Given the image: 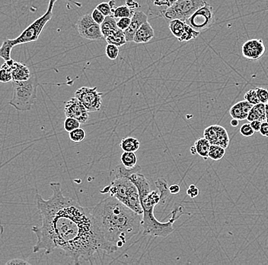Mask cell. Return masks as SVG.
Here are the masks:
<instances>
[{"mask_svg":"<svg viewBox=\"0 0 268 265\" xmlns=\"http://www.w3.org/2000/svg\"><path fill=\"white\" fill-rule=\"evenodd\" d=\"M102 95L103 94L98 92L97 87L90 88L83 87L75 93V97L84 105L89 113H95L100 110L102 104Z\"/></svg>","mask_w":268,"mask_h":265,"instance_id":"cell-10","label":"cell"},{"mask_svg":"<svg viewBox=\"0 0 268 265\" xmlns=\"http://www.w3.org/2000/svg\"><path fill=\"white\" fill-rule=\"evenodd\" d=\"M10 67L13 81H25L29 80L32 76V74L29 67L16 61L13 58L10 60Z\"/></svg>","mask_w":268,"mask_h":265,"instance_id":"cell-17","label":"cell"},{"mask_svg":"<svg viewBox=\"0 0 268 265\" xmlns=\"http://www.w3.org/2000/svg\"><path fill=\"white\" fill-rule=\"evenodd\" d=\"M121 163L128 169H132L137 166V157L135 152H124L121 157Z\"/></svg>","mask_w":268,"mask_h":265,"instance_id":"cell-26","label":"cell"},{"mask_svg":"<svg viewBox=\"0 0 268 265\" xmlns=\"http://www.w3.org/2000/svg\"><path fill=\"white\" fill-rule=\"evenodd\" d=\"M255 90L260 103L267 104L268 100V90L265 88H261V87H258Z\"/></svg>","mask_w":268,"mask_h":265,"instance_id":"cell-36","label":"cell"},{"mask_svg":"<svg viewBox=\"0 0 268 265\" xmlns=\"http://www.w3.org/2000/svg\"><path fill=\"white\" fill-rule=\"evenodd\" d=\"M134 12L135 11L127 7L126 5H121L113 10L112 16L114 18L118 19L121 18H132Z\"/></svg>","mask_w":268,"mask_h":265,"instance_id":"cell-28","label":"cell"},{"mask_svg":"<svg viewBox=\"0 0 268 265\" xmlns=\"http://www.w3.org/2000/svg\"><path fill=\"white\" fill-rule=\"evenodd\" d=\"M266 121H267V122H268V118H267V120Z\"/></svg>","mask_w":268,"mask_h":265,"instance_id":"cell-49","label":"cell"},{"mask_svg":"<svg viewBox=\"0 0 268 265\" xmlns=\"http://www.w3.org/2000/svg\"><path fill=\"white\" fill-rule=\"evenodd\" d=\"M245 100L249 102L250 104L254 105L258 104L260 103L259 99H258V95H257V92L256 90H250L245 94Z\"/></svg>","mask_w":268,"mask_h":265,"instance_id":"cell-35","label":"cell"},{"mask_svg":"<svg viewBox=\"0 0 268 265\" xmlns=\"http://www.w3.org/2000/svg\"><path fill=\"white\" fill-rule=\"evenodd\" d=\"M203 137L208 140L211 145H219L227 149L230 145V138L226 129L219 125H212L205 129Z\"/></svg>","mask_w":268,"mask_h":265,"instance_id":"cell-12","label":"cell"},{"mask_svg":"<svg viewBox=\"0 0 268 265\" xmlns=\"http://www.w3.org/2000/svg\"><path fill=\"white\" fill-rule=\"evenodd\" d=\"M64 114L66 117L75 118L81 124L86 123L89 119V112L84 105L75 96L66 102Z\"/></svg>","mask_w":268,"mask_h":265,"instance_id":"cell-13","label":"cell"},{"mask_svg":"<svg viewBox=\"0 0 268 265\" xmlns=\"http://www.w3.org/2000/svg\"><path fill=\"white\" fill-rule=\"evenodd\" d=\"M176 1L178 0H146L148 11L151 16L163 18L167 9Z\"/></svg>","mask_w":268,"mask_h":265,"instance_id":"cell-16","label":"cell"},{"mask_svg":"<svg viewBox=\"0 0 268 265\" xmlns=\"http://www.w3.org/2000/svg\"><path fill=\"white\" fill-rule=\"evenodd\" d=\"M205 2L204 0H178L167 9L163 19L168 23L174 19L186 21Z\"/></svg>","mask_w":268,"mask_h":265,"instance_id":"cell-7","label":"cell"},{"mask_svg":"<svg viewBox=\"0 0 268 265\" xmlns=\"http://www.w3.org/2000/svg\"><path fill=\"white\" fill-rule=\"evenodd\" d=\"M13 95L9 105L16 110L27 112L32 110L37 100V87L39 86L36 73L25 81H13Z\"/></svg>","mask_w":268,"mask_h":265,"instance_id":"cell-5","label":"cell"},{"mask_svg":"<svg viewBox=\"0 0 268 265\" xmlns=\"http://www.w3.org/2000/svg\"><path fill=\"white\" fill-rule=\"evenodd\" d=\"M266 48L261 39H250L242 45L244 57L250 60H258L265 55Z\"/></svg>","mask_w":268,"mask_h":265,"instance_id":"cell-14","label":"cell"},{"mask_svg":"<svg viewBox=\"0 0 268 265\" xmlns=\"http://www.w3.org/2000/svg\"><path fill=\"white\" fill-rule=\"evenodd\" d=\"M190 151H191V153L193 154V155L197 154L196 149H195V146H192V147L191 148V149H190Z\"/></svg>","mask_w":268,"mask_h":265,"instance_id":"cell-47","label":"cell"},{"mask_svg":"<svg viewBox=\"0 0 268 265\" xmlns=\"http://www.w3.org/2000/svg\"><path fill=\"white\" fill-rule=\"evenodd\" d=\"M115 5V2L114 0H110L109 2H102V3L98 4L96 6V9L100 11L101 13L105 16H112L113 15V8L114 5Z\"/></svg>","mask_w":268,"mask_h":265,"instance_id":"cell-31","label":"cell"},{"mask_svg":"<svg viewBox=\"0 0 268 265\" xmlns=\"http://www.w3.org/2000/svg\"><path fill=\"white\" fill-rule=\"evenodd\" d=\"M82 124L74 118H71V117H67L65 121L63 122V128L65 129V131L67 132H71L73 131L75 129L80 128V126Z\"/></svg>","mask_w":268,"mask_h":265,"instance_id":"cell-32","label":"cell"},{"mask_svg":"<svg viewBox=\"0 0 268 265\" xmlns=\"http://www.w3.org/2000/svg\"><path fill=\"white\" fill-rule=\"evenodd\" d=\"M125 168L123 165H120L110 171V177H112L111 182L101 190V193H108L110 196L118 199L122 204L131 208L132 210L143 215V211L138 189L125 173Z\"/></svg>","mask_w":268,"mask_h":265,"instance_id":"cell-4","label":"cell"},{"mask_svg":"<svg viewBox=\"0 0 268 265\" xmlns=\"http://www.w3.org/2000/svg\"><path fill=\"white\" fill-rule=\"evenodd\" d=\"M259 132L261 133L262 136L267 137V138H268V122H267V121L262 122Z\"/></svg>","mask_w":268,"mask_h":265,"instance_id":"cell-42","label":"cell"},{"mask_svg":"<svg viewBox=\"0 0 268 265\" xmlns=\"http://www.w3.org/2000/svg\"><path fill=\"white\" fill-rule=\"evenodd\" d=\"M199 193H200L199 189L197 188L196 186L194 185V184L190 186L188 191H187V193H188V196L192 199L196 198L197 196L199 195Z\"/></svg>","mask_w":268,"mask_h":265,"instance_id":"cell-40","label":"cell"},{"mask_svg":"<svg viewBox=\"0 0 268 265\" xmlns=\"http://www.w3.org/2000/svg\"><path fill=\"white\" fill-rule=\"evenodd\" d=\"M168 28L172 35L177 38L180 42L189 41L197 38L200 34L192 29L189 25L186 23V21L179 19H174L169 21Z\"/></svg>","mask_w":268,"mask_h":265,"instance_id":"cell-11","label":"cell"},{"mask_svg":"<svg viewBox=\"0 0 268 265\" xmlns=\"http://www.w3.org/2000/svg\"><path fill=\"white\" fill-rule=\"evenodd\" d=\"M155 185H156V188L158 189L159 192L160 193V196H161V201H160V204L163 205V204H165L167 198H168V196L170 194L168 183H167L165 179L160 177V178H159L155 182Z\"/></svg>","mask_w":268,"mask_h":265,"instance_id":"cell-25","label":"cell"},{"mask_svg":"<svg viewBox=\"0 0 268 265\" xmlns=\"http://www.w3.org/2000/svg\"><path fill=\"white\" fill-rule=\"evenodd\" d=\"M265 112H266L267 118L268 117V104H265Z\"/></svg>","mask_w":268,"mask_h":265,"instance_id":"cell-48","label":"cell"},{"mask_svg":"<svg viewBox=\"0 0 268 265\" xmlns=\"http://www.w3.org/2000/svg\"><path fill=\"white\" fill-rule=\"evenodd\" d=\"M50 187L53 195L48 200L36 193L41 226L32 228L37 237L32 251L50 255L60 249L75 265L81 260L92 265L98 255L106 252L91 209L64 196L60 183H51Z\"/></svg>","mask_w":268,"mask_h":265,"instance_id":"cell-1","label":"cell"},{"mask_svg":"<svg viewBox=\"0 0 268 265\" xmlns=\"http://www.w3.org/2000/svg\"><path fill=\"white\" fill-rule=\"evenodd\" d=\"M230 124H231V126H232V127H237V126H238V124H239V120H238L236 118H232L231 122H230Z\"/></svg>","mask_w":268,"mask_h":265,"instance_id":"cell-46","label":"cell"},{"mask_svg":"<svg viewBox=\"0 0 268 265\" xmlns=\"http://www.w3.org/2000/svg\"><path fill=\"white\" fill-rule=\"evenodd\" d=\"M180 191V188L179 184H173L169 187V192L171 194H178Z\"/></svg>","mask_w":268,"mask_h":265,"instance_id":"cell-45","label":"cell"},{"mask_svg":"<svg viewBox=\"0 0 268 265\" xmlns=\"http://www.w3.org/2000/svg\"><path fill=\"white\" fill-rule=\"evenodd\" d=\"M129 178L137 186L143 211L142 218L143 235L162 238L168 236L175 230L174 223L184 214L182 206L178 205L174 208L171 213L172 216L167 223L159 221L154 215L155 207L160 204L161 201L159 190H151L149 180L139 172L132 173L131 175L129 176Z\"/></svg>","mask_w":268,"mask_h":265,"instance_id":"cell-3","label":"cell"},{"mask_svg":"<svg viewBox=\"0 0 268 265\" xmlns=\"http://www.w3.org/2000/svg\"><path fill=\"white\" fill-rule=\"evenodd\" d=\"M249 122L254 120H260L265 122L267 120L266 112H265V103H259L254 105L251 110L249 112L247 118Z\"/></svg>","mask_w":268,"mask_h":265,"instance_id":"cell-20","label":"cell"},{"mask_svg":"<svg viewBox=\"0 0 268 265\" xmlns=\"http://www.w3.org/2000/svg\"><path fill=\"white\" fill-rule=\"evenodd\" d=\"M131 22V18H121L117 21V25L118 28L121 30L125 31L130 26Z\"/></svg>","mask_w":268,"mask_h":265,"instance_id":"cell-39","label":"cell"},{"mask_svg":"<svg viewBox=\"0 0 268 265\" xmlns=\"http://www.w3.org/2000/svg\"><path fill=\"white\" fill-rule=\"evenodd\" d=\"M91 17H92L93 19L96 21L97 23L99 24L100 25H102L104 20L106 19V16H104L100 11L98 10L96 8L93 10L92 13H91Z\"/></svg>","mask_w":268,"mask_h":265,"instance_id":"cell-38","label":"cell"},{"mask_svg":"<svg viewBox=\"0 0 268 265\" xmlns=\"http://www.w3.org/2000/svg\"><path fill=\"white\" fill-rule=\"evenodd\" d=\"M226 154V149L219 145H211L209 151V158L217 161L222 159Z\"/></svg>","mask_w":268,"mask_h":265,"instance_id":"cell-29","label":"cell"},{"mask_svg":"<svg viewBox=\"0 0 268 265\" xmlns=\"http://www.w3.org/2000/svg\"><path fill=\"white\" fill-rule=\"evenodd\" d=\"M148 21V16L142 12V11H135L131 18V22L130 26L128 27L126 30L124 31L126 37V42L133 41V37L139 28Z\"/></svg>","mask_w":268,"mask_h":265,"instance_id":"cell-15","label":"cell"},{"mask_svg":"<svg viewBox=\"0 0 268 265\" xmlns=\"http://www.w3.org/2000/svg\"><path fill=\"white\" fill-rule=\"evenodd\" d=\"M155 32L149 21H145L139 28L133 37V41L137 44H145L154 38Z\"/></svg>","mask_w":268,"mask_h":265,"instance_id":"cell-18","label":"cell"},{"mask_svg":"<svg viewBox=\"0 0 268 265\" xmlns=\"http://www.w3.org/2000/svg\"><path fill=\"white\" fill-rule=\"evenodd\" d=\"M105 40L107 44H114L118 47L123 46L126 43L125 32L120 29L109 35Z\"/></svg>","mask_w":268,"mask_h":265,"instance_id":"cell-23","label":"cell"},{"mask_svg":"<svg viewBox=\"0 0 268 265\" xmlns=\"http://www.w3.org/2000/svg\"><path fill=\"white\" fill-rule=\"evenodd\" d=\"M106 54L110 60H116L119 55V48L114 44H107L106 48Z\"/></svg>","mask_w":268,"mask_h":265,"instance_id":"cell-34","label":"cell"},{"mask_svg":"<svg viewBox=\"0 0 268 265\" xmlns=\"http://www.w3.org/2000/svg\"><path fill=\"white\" fill-rule=\"evenodd\" d=\"M76 28L79 36L90 41H100L104 38L101 30V25L93 19L91 15L81 16L76 22Z\"/></svg>","mask_w":268,"mask_h":265,"instance_id":"cell-9","label":"cell"},{"mask_svg":"<svg viewBox=\"0 0 268 265\" xmlns=\"http://www.w3.org/2000/svg\"><path fill=\"white\" fill-rule=\"evenodd\" d=\"M254 132H255L253 130L250 123L244 124L240 128V133L244 137H247V138L251 137L254 134Z\"/></svg>","mask_w":268,"mask_h":265,"instance_id":"cell-37","label":"cell"},{"mask_svg":"<svg viewBox=\"0 0 268 265\" xmlns=\"http://www.w3.org/2000/svg\"><path fill=\"white\" fill-rule=\"evenodd\" d=\"M126 5L133 10H135L136 9L140 7V4L136 2L135 0H126Z\"/></svg>","mask_w":268,"mask_h":265,"instance_id":"cell-44","label":"cell"},{"mask_svg":"<svg viewBox=\"0 0 268 265\" xmlns=\"http://www.w3.org/2000/svg\"><path fill=\"white\" fill-rule=\"evenodd\" d=\"M56 1L58 0H50L48 10L42 16H40V18L37 19L30 25H28L26 29L20 34L18 37L15 39H9V43L13 48L17 45H19V44H27V43L37 41L45 25L51 21V19L53 17V9ZM66 1L72 2L79 7H82V4L75 2L73 0H66Z\"/></svg>","mask_w":268,"mask_h":265,"instance_id":"cell-6","label":"cell"},{"mask_svg":"<svg viewBox=\"0 0 268 265\" xmlns=\"http://www.w3.org/2000/svg\"><path fill=\"white\" fill-rule=\"evenodd\" d=\"M118 29H119V28L117 25V21H116L114 16H106V19L101 25V30H102L104 38H106L109 35L115 32V31L118 30Z\"/></svg>","mask_w":268,"mask_h":265,"instance_id":"cell-21","label":"cell"},{"mask_svg":"<svg viewBox=\"0 0 268 265\" xmlns=\"http://www.w3.org/2000/svg\"></svg>","mask_w":268,"mask_h":265,"instance_id":"cell-50","label":"cell"},{"mask_svg":"<svg viewBox=\"0 0 268 265\" xmlns=\"http://www.w3.org/2000/svg\"><path fill=\"white\" fill-rule=\"evenodd\" d=\"M5 265H30L29 262L27 261L24 260V259H20V258H15V259H12V260L8 261Z\"/></svg>","mask_w":268,"mask_h":265,"instance_id":"cell-41","label":"cell"},{"mask_svg":"<svg viewBox=\"0 0 268 265\" xmlns=\"http://www.w3.org/2000/svg\"><path fill=\"white\" fill-rule=\"evenodd\" d=\"M13 48V47L9 43V39H5L0 47V57L3 59L5 61L11 60V52Z\"/></svg>","mask_w":268,"mask_h":265,"instance_id":"cell-30","label":"cell"},{"mask_svg":"<svg viewBox=\"0 0 268 265\" xmlns=\"http://www.w3.org/2000/svg\"><path fill=\"white\" fill-rule=\"evenodd\" d=\"M13 81V76L11 72L10 60L5 61L0 67V82L6 83Z\"/></svg>","mask_w":268,"mask_h":265,"instance_id":"cell-27","label":"cell"},{"mask_svg":"<svg viewBox=\"0 0 268 265\" xmlns=\"http://www.w3.org/2000/svg\"><path fill=\"white\" fill-rule=\"evenodd\" d=\"M253 107V105L249 103L246 100L240 101L232 106L230 110V114L233 118L242 121L246 119L249 112Z\"/></svg>","mask_w":268,"mask_h":265,"instance_id":"cell-19","label":"cell"},{"mask_svg":"<svg viewBox=\"0 0 268 265\" xmlns=\"http://www.w3.org/2000/svg\"><path fill=\"white\" fill-rule=\"evenodd\" d=\"M215 22V18L214 9L207 2H205L203 6H201L200 9H198L186 21V23L200 33L211 29Z\"/></svg>","mask_w":268,"mask_h":265,"instance_id":"cell-8","label":"cell"},{"mask_svg":"<svg viewBox=\"0 0 268 265\" xmlns=\"http://www.w3.org/2000/svg\"><path fill=\"white\" fill-rule=\"evenodd\" d=\"M90 209L107 255L124 247L142 229L143 215L113 196L102 200Z\"/></svg>","mask_w":268,"mask_h":265,"instance_id":"cell-2","label":"cell"},{"mask_svg":"<svg viewBox=\"0 0 268 265\" xmlns=\"http://www.w3.org/2000/svg\"><path fill=\"white\" fill-rule=\"evenodd\" d=\"M261 124H262V122L260 120H254L250 122V126H251L253 130H254L255 132H259L260 129H261Z\"/></svg>","mask_w":268,"mask_h":265,"instance_id":"cell-43","label":"cell"},{"mask_svg":"<svg viewBox=\"0 0 268 265\" xmlns=\"http://www.w3.org/2000/svg\"><path fill=\"white\" fill-rule=\"evenodd\" d=\"M70 138L72 142L79 143L86 138V132L84 129L78 128L70 132Z\"/></svg>","mask_w":268,"mask_h":265,"instance_id":"cell-33","label":"cell"},{"mask_svg":"<svg viewBox=\"0 0 268 265\" xmlns=\"http://www.w3.org/2000/svg\"><path fill=\"white\" fill-rule=\"evenodd\" d=\"M141 142L133 137H126L121 142V148L124 151L136 152L140 149Z\"/></svg>","mask_w":268,"mask_h":265,"instance_id":"cell-24","label":"cell"},{"mask_svg":"<svg viewBox=\"0 0 268 265\" xmlns=\"http://www.w3.org/2000/svg\"><path fill=\"white\" fill-rule=\"evenodd\" d=\"M211 145L208 140L203 137V138L197 140L194 146L196 149L197 154L203 157V159L207 160V158H209V151H210Z\"/></svg>","mask_w":268,"mask_h":265,"instance_id":"cell-22","label":"cell"}]
</instances>
